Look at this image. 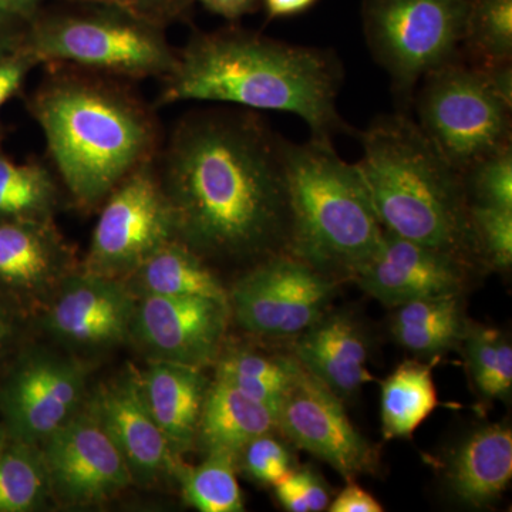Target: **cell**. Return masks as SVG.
Listing matches in <instances>:
<instances>
[{
	"label": "cell",
	"mask_w": 512,
	"mask_h": 512,
	"mask_svg": "<svg viewBox=\"0 0 512 512\" xmlns=\"http://www.w3.org/2000/svg\"><path fill=\"white\" fill-rule=\"evenodd\" d=\"M285 144L255 110L185 114L156 160L178 241L202 258L251 259L286 249Z\"/></svg>",
	"instance_id": "1"
},
{
	"label": "cell",
	"mask_w": 512,
	"mask_h": 512,
	"mask_svg": "<svg viewBox=\"0 0 512 512\" xmlns=\"http://www.w3.org/2000/svg\"><path fill=\"white\" fill-rule=\"evenodd\" d=\"M160 106L229 104L298 116L312 137L349 133L338 111L343 69L329 50L291 45L238 28L197 32L164 77Z\"/></svg>",
	"instance_id": "2"
},
{
	"label": "cell",
	"mask_w": 512,
	"mask_h": 512,
	"mask_svg": "<svg viewBox=\"0 0 512 512\" xmlns=\"http://www.w3.org/2000/svg\"><path fill=\"white\" fill-rule=\"evenodd\" d=\"M49 67L26 106L74 204L94 210L128 175L157 160L160 123L153 107L120 79Z\"/></svg>",
	"instance_id": "3"
},
{
	"label": "cell",
	"mask_w": 512,
	"mask_h": 512,
	"mask_svg": "<svg viewBox=\"0 0 512 512\" xmlns=\"http://www.w3.org/2000/svg\"><path fill=\"white\" fill-rule=\"evenodd\" d=\"M356 163L384 232L446 252L474 249L463 175L404 113L377 117L357 134Z\"/></svg>",
	"instance_id": "4"
},
{
	"label": "cell",
	"mask_w": 512,
	"mask_h": 512,
	"mask_svg": "<svg viewBox=\"0 0 512 512\" xmlns=\"http://www.w3.org/2000/svg\"><path fill=\"white\" fill-rule=\"evenodd\" d=\"M289 234L286 251L320 272L352 276L379 251L384 229L356 164L330 138L286 140Z\"/></svg>",
	"instance_id": "5"
},
{
	"label": "cell",
	"mask_w": 512,
	"mask_h": 512,
	"mask_svg": "<svg viewBox=\"0 0 512 512\" xmlns=\"http://www.w3.org/2000/svg\"><path fill=\"white\" fill-rule=\"evenodd\" d=\"M40 10L28 22L23 49L37 64H64L120 80L164 79L177 62L164 29L114 6L76 3Z\"/></svg>",
	"instance_id": "6"
},
{
	"label": "cell",
	"mask_w": 512,
	"mask_h": 512,
	"mask_svg": "<svg viewBox=\"0 0 512 512\" xmlns=\"http://www.w3.org/2000/svg\"><path fill=\"white\" fill-rule=\"evenodd\" d=\"M413 103L421 131L460 174L512 146V107L461 55L426 74Z\"/></svg>",
	"instance_id": "7"
},
{
	"label": "cell",
	"mask_w": 512,
	"mask_h": 512,
	"mask_svg": "<svg viewBox=\"0 0 512 512\" xmlns=\"http://www.w3.org/2000/svg\"><path fill=\"white\" fill-rule=\"evenodd\" d=\"M468 0H363L362 25L394 96L413 104L423 77L460 55Z\"/></svg>",
	"instance_id": "8"
},
{
	"label": "cell",
	"mask_w": 512,
	"mask_h": 512,
	"mask_svg": "<svg viewBox=\"0 0 512 512\" xmlns=\"http://www.w3.org/2000/svg\"><path fill=\"white\" fill-rule=\"evenodd\" d=\"M173 239L174 212L154 161L128 175L103 202L83 271L126 279Z\"/></svg>",
	"instance_id": "9"
},
{
	"label": "cell",
	"mask_w": 512,
	"mask_h": 512,
	"mask_svg": "<svg viewBox=\"0 0 512 512\" xmlns=\"http://www.w3.org/2000/svg\"><path fill=\"white\" fill-rule=\"evenodd\" d=\"M335 284L295 256H269L231 293L239 325L256 335L291 336L322 318Z\"/></svg>",
	"instance_id": "10"
},
{
	"label": "cell",
	"mask_w": 512,
	"mask_h": 512,
	"mask_svg": "<svg viewBox=\"0 0 512 512\" xmlns=\"http://www.w3.org/2000/svg\"><path fill=\"white\" fill-rule=\"evenodd\" d=\"M278 427L346 480L375 471V447L355 429L338 394L302 365L279 407Z\"/></svg>",
	"instance_id": "11"
},
{
	"label": "cell",
	"mask_w": 512,
	"mask_h": 512,
	"mask_svg": "<svg viewBox=\"0 0 512 512\" xmlns=\"http://www.w3.org/2000/svg\"><path fill=\"white\" fill-rule=\"evenodd\" d=\"M42 460L50 490L69 505L103 503L134 483L92 407L77 410L43 441Z\"/></svg>",
	"instance_id": "12"
},
{
	"label": "cell",
	"mask_w": 512,
	"mask_h": 512,
	"mask_svg": "<svg viewBox=\"0 0 512 512\" xmlns=\"http://www.w3.org/2000/svg\"><path fill=\"white\" fill-rule=\"evenodd\" d=\"M86 367L53 355L29 357L0 392L10 433L22 443H43L79 409Z\"/></svg>",
	"instance_id": "13"
},
{
	"label": "cell",
	"mask_w": 512,
	"mask_h": 512,
	"mask_svg": "<svg viewBox=\"0 0 512 512\" xmlns=\"http://www.w3.org/2000/svg\"><path fill=\"white\" fill-rule=\"evenodd\" d=\"M228 311L227 302L200 296L144 295L131 333L158 360L201 369L218 355Z\"/></svg>",
	"instance_id": "14"
},
{
	"label": "cell",
	"mask_w": 512,
	"mask_h": 512,
	"mask_svg": "<svg viewBox=\"0 0 512 512\" xmlns=\"http://www.w3.org/2000/svg\"><path fill=\"white\" fill-rule=\"evenodd\" d=\"M136 299L123 279L80 272L63 279L47 313L57 339L80 349L119 345L131 333Z\"/></svg>",
	"instance_id": "15"
},
{
	"label": "cell",
	"mask_w": 512,
	"mask_h": 512,
	"mask_svg": "<svg viewBox=\"0 0 512 512\" xmlns=\"http://www.w3.org/2000/svg\"><path fill=\"white\" fill-rule=\"evenodd\" d=\"M352 278L369 295L389 306L456 295L461 288L456 256L389 232H384L379 251Z\"/></svg>",
	"instance_id": "16"
},
{
	"label": "cell",
	"mask_w": 512,
	"mask_h": 512,
	"mask_svg": "<svg viewBox=\"0 0 512 512\" xmlns=\"http://www.w3.org/2000/svg\"><path fill=\"white\" fill-rule=\"evenodd\" d=\"M101 426L120 451L133 481L150 483L173 473L178 458L148 410L138 379L101 387L92 403Z\"/></svg>",
	"instance_id": "17"
},
{
	"label": "cell",
	"mask_w": 512,
	"mask_h": 512,
	"mask_svg": "<svg viewBox=\"0 0 512 512\" xmlns=\"http://www.w3.org/2000/svg\"><path fill=\"white\" fill-rule=\"evenodd\" d=\"M70 245L46 220H0V285L40 292L72 274Z\"/></svg>",
	"instance_id": "18"
},
{
	"label": "cell",
	"mask_w": 512,
	"mask_h": 512,
	"mask_svg": "<svg viewBox=\"0 0 512 512\" xmlns=\"http://www.w3.org/2000/svg\"><path fill=\"white\" fill-rule=\"evenodd\" d=\"M197 367L157 360L138 377L151 416L163 431L174 457L197 441L208 382Z\"/></svg>",
	"instance_id": "19"
},
{
	"label": "cell",
	"mask_w": 512,
	"mask_h": 512,
	"mask_svg": "<svg viewBox=\"0 0 512 512\" xmlns=\"http://www.w3.org/2000/svg\"><path fill=\"white\" fill-rule=\"evenodd\" d=\"M296 360L338 396H349L372 382L367 350L359 328L346 316L320 318L302 332Z\"/></svg>",
	"instance_id": "20"
},
{
	"label": "cell",
	"mask_w": 512,
	"mask_h": 512,
	"mask_svg": "<svg viewBox=\"0 0 512 512\" xmlns=\"http://www.w3.org/2000/svg\"><path fill=\"white\" fill-rule=\"evenodd\" d=\"M278 427L274 410L217 379L208 386L202 404L197 440L210 451H224L235 458L249 441Z\"/></svg>",
	"instance_id": "21"
},
{
	"label": "cell",
	"mask_w": 512,
	"mask_h": 512,
	"mask_svg": "<svg viewBox=\"0 0 512 512\" xmlns=\"http://www.w3.org/2000/svg\"><path fill=\"white\" fill-rule=\"evenodd\" d=\"M512 477L510 427H484L464 441L450 470V483L461 501L485 505L504 493Z\"/></svg>",
	"instance_id": "22"
},
{
	"label": "cell",
	"mask_w": 512,
	"mask_h": 512,
	"mask_svg": "<svg viewBox=\"0 0 512 512\" xmlns=\"http://www.w3.org/2000/svg\"><path fill=\"white\" fill-rule=\"evenodd\" d=\"M126 279L141 288L143 296H200L228 303V293L204 258L178 239L158 248Z\"/></svg>",
	"instance_id": "23"
},
{
	"label": "cell",
	"mask_w": 512,
	"mask_h": 512,
	"mask_svg": "<svg viewBox=\"0 0 512 512\" xmlns=\"http://www.w3.org/2000/svg\"><path fill=\"white\" fill-rule=\"evenodd\" d=\"M439 406L431 366L404 362L382 382L384 439H410Z\"/></svg>",
	"instance_id": "24"
},
{
	"label": "cell",
	"mask_w": 512,
	"mask_h": 512,
	"mask_svg": "<svg viewBox=\"0 0 512 512\" xmlns=\"http://www.w3.org/2000/svg\"><path fill=\"white\" fill-rule=\"evenodd\" d=\"M464 322L456 295L416 299L399 306L393 335L403 348L433 355L456 345Z\"/></svg>",
	"instance_id": "25"
},
{
	"label": "cell",
	"mask_w": 512,
	"mask_h": 512,
	"mask_svg": "<svg viewBox=\"0 0 512 512\" xmlns=\"http://www.w3.org/2000/svg\"><path fill=\"white\" fill-rule=\"evenodd\" d=\"M299 369L298 360L235 350L218 360L217 379L274 410L278 416L279 407Z\"/></svg>",
	"instance_id": "26"
},
{
	"label": "cell",
	"mask_w": 512,
	"mask_h": 512,
	"mask_svg": "<svg viewBox=\"0 0 512 512\" xmlns=\"http://www.w3.org/2000/svg\"><path fill=\"white\" fill-rule=\"evenodd\" d=\"M59 190L45 165L16 163L0 143V220L52 218Z\"/></svg>",
	"instance_id": "27"
},
{
	"label": "cell",
	"mask_w": 512,
	"mask_h": 512,
	"mask_svg": "<svg viewBox=\"0 0 512 512\" xmlns=\"http://www.w3.org/2000/svg\"><path fill=\"white\" fill-rule=\"evenodd\" d=\"M460 55L477 69L512 63V0H468Z\"/></svg>",
	"instance_id": "28"
},
{
	"label": "cell",
	"mask_w": 512,
	"mask_h": 512,
	"mask_svg": "<svg viewBox=\"0 0 512 512\" xmlns=\"http://www.w3.org/2000/svg\"><path fill=\"white\" fill-rule=\"evenodd\" d=\"M237 458L224 451H210L197 467L177 460L173 473L181 483L184 500L201 512H241L244 500L235 476Z\"/></svg>",
	"instance_id": "29"
},
{
	"label": "cell",
	"mask_w": 512,
	"mask_h": 512,
	"mask_svg": "<svg viewBox=\"0 0 512 512\" xmlns=\"http://www.w3.org/2000/svg\"><path fill=\"white\" fill-rule=\"evenodd\" d=\"M28 447L22 443L0 454V512L35 510L50 488L42 454Z\"/></svg>",
	"instance_id": "30"
},
{
	"label": "cell",
	"mask_w": 512,
	"mask_h": 512,
	"mask_svg": "<svg viewBox=\"0 0 512 512\" xmlns=\"http://www.w3.org/2000/svg\"><path fill=\"white\" fill-rule=\"evenodd\" d=\"M467 357L478 390L490 399H505L512 389V348L494 329L467 333Z\"/></svg>",
	"instance_id": "31"
},
{
	"label": "cell",
	"mask_w": 512,
	"mask_h": 512,
	"mask_svg": "<svg viewBox=\"0 0 512 512\" xmlns=\"http://www.w3.org/2000/svg\"><path fill=\"white\" fill-rule=\"evenodd\" d=\"M461 175L468 204L512 208V146L481 158Z\"/></svg>",
	"instance_id": "32"
},
{
	"label": "cell",
	"mask_w": 512,
	"mask_h": 512,
	"mask_svg": "<svg viewBox=\"0 0 512 512\" xmlns=\"http://www.w3.org/2000/svg\"><path fill=\"white\" fill-rule=\"evenodd\" d=\"M468 221L474 251L494 268H511L512 208L468 204Z\"/></svg>",
	"instance_id": "33"
},
{
	"label": "cell",
	"mask_w": 512,
	"mask_h": 512,
	"mask_svg": "<svg viewBox=\"0 0 512 512\" xmlns=\"http://www.w3.org/2000/svg\"><path fill=\"white\" fill-rule=\"evenodd\" d=\"M238 460L242 461V468L248 476L274 487L293 470L291 453L271 433L249 441L238 454Z\"/></svg>",
	"instance_id": "34"
},
{
	"label": "cell",
	"mask_w": 512,
	"mask_h": 512,
	"mask_svg": "<svg viewBox=\"0 0 512 512\" xmlns=\"http://www.w3.org/2000/svg\"><path fill=\"white\" fill-rule=\"evenodd\" d=\"M276 497L286 511L320 512L328 510L330 494L322 477L309 468L292 470L275 485Z\"/></svg>",
	"instance_id": "35"
},
{
	"label": "cell",
	"mask_w": 512,
	"mask_h": 512,
	"mask_svg": "<svg viewBox=\"0 0 512 512\" xmlns=\"http://www.w3.org/2000/svg\"><path fill=\"white\" fill-rule=\"evenodd\" d=\"M70 3H100L114 6L151 25L167 28L190 15L197 0H66Z\"/></svg>",
	"instance_id": "36"
},
{
	"label": "cell",
	"mask_w": 512,
	"mask_h": 512,
	"mask_svg": "<svg viewBox=\"0 0 512 512\" xmlns=\"http://www.w3.org/2000/svg\"><path fill=\"white\" fill-rule=\"evenodd\" d=\"M36 66L39 64L23 47L18 52L0 59V111L10 99L22 92L29 73ZM0 141H2V123H0Z\"/></svg>",
	"instance_id": "37"
},
{
	"label": "cell",
	"mask_w": 512,
	"mask_h": 512,
	"mask_svg": "<svg viewBox=\"0 0 512 512\" xmlns=\"http://www.w3.org/2000/svg\"><path fill=\"white\" fill-rule=\"evenodd\" d=\"M330 512H382L383 507L372 494L362 487L350 483L340 491L338 497L329 504Z\"/></svg>",
	"instance_id": "38"
},
{
	"label": "cell",
	"mask_w": 512,
	"mask_h": 512,
	"mask_svg": "<svg viewBox=\"0 0 512 512\" xmlns=\"http://www.w3.org/2000/svg\"><path fill=\"white\" fill-rule=\"evenodd\" d=\"M28 20L0 9V59L22 49Z\"/></svg>",
	"instance_id": "39"
},
{
	"label": "cell",
	"mask_w": 512,
	"mask_h": 512,
	"mask_svg": "<svg viewBox=\"0 0 512 512\" xmlns=\"http://www.w3.org/2000/svg\"><path fill=\"white\" fill-rule=\"evenodd\" d=\"M208 12L234 22L255 12L262 0H197Z\"/></svg>",
	"instance_id": "40"
},
{
	"label": "cell",
	"mask_w": 512,
	"mask_h": 512,
	"mask_svg": "<svg viewBox=\"0 0 512 512\" xmlns=\"http://www.w3.org/2000/svg\"><path fill=\"white\" fill-rule=\"evenodd\" d=\"M493 92L512 107V63L480 69Z\"/></svg>",
	"instance_id": "41"
},
{
	"label": "cell",
	"mask_w": 512,
	"mask_h": 512,
	"mask_svg": "<svg viewBox=\"0 0 512 512\" xmlns=\"http://www.w3.org/2000/svg\"><path fill=\"white\" fill-rule=\"evenodd\" d=\"M318 0H262L269 19L292 18L302 15Z\"/></svg>",
	"instance_id": "42"
},
{
	"label": "cell",
	"mask_w": 512,
	"mask_h": 512,
	"mask_svg": "<svg viewBox=\"0 0 512 512\" xmlns=\"http://www.w3.org/2000/svg\"><path fill=\"white\" fill-rule=\"evenodd\" d=\"M42 3L43 0H0V9L29 22L42 10Z\"/></svg>",
	"instance_id": "43"
},
{
	"label": "cell",
	"mask_w": 512,
	"mask_h": 512,
	"mask_svg": "<svg viewBox=\"0 0 512 512\" xmlns=\"http://www.w3.org/2000/svg\"><path fill=\"white\" fill-rule=\"evenodd\" d=\"M12 336V322H10V319L5 315V313L0 311V355H2L3 350L8 348L9 342L12 340Z\"/></svg>",
	"instance_id": "44"
},
{
	"label": "cell",
	"mask_w": 512,
	"mask_h": 512,
	"mask_svg": "<svg viewBox=\"0 0 512 512\" xmlns=\"http://www.w3.org/2000/svg\"><path fill=\"white\" fill-rule=\"evenodd\" d=\"M3 441H5V439H3V431H2V429H0V450H2Z\"/></svg>",
	"instance_id": "45"
}]
</instances>
